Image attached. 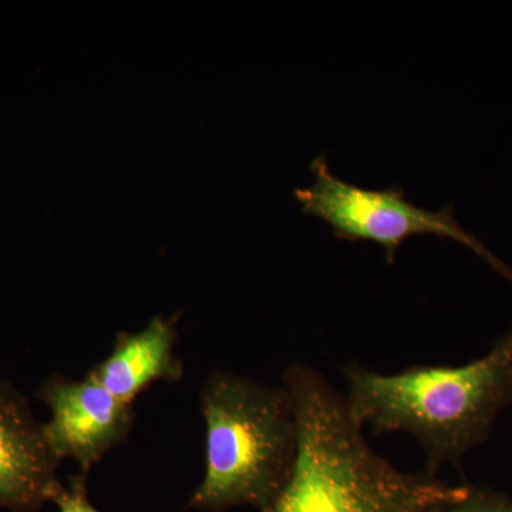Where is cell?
Here are the masks:
<instances>
[{
	"instance_id": "3",
	"label": "cell",
	"mask_w": 512,
	"mask_h": 512,
	"mask_svg": "<svg viewBox=\"0 0 512 512\" xmlns=\"http://www.w3.org/2000/svg\"><path fill=\"white\" fill-rule=\"evenodd\" d=\"M205 473L188 507L222 512L241 505L265 511L291 476L299 433L284 384L269 387L215 370L201 392Z\"/></svg>"
},
{
	"instance_id": "5",
	"label": "cell",
	"mask_w": 512,
	"mask_h": 512,
	"mask_svg": "<svg viewBox=\"0 0 512 512\" xmlns=\"http://www.w3.org/2000/svg\"><path fill=\"white\" fill-rule=\"evenodd\" d=\"M37 397L52 412V419L43 424L50 450L60 461L73 458L84 476L107 451L123 443L133 427V404L114 397L90 372L82 380L52 376Z\"/></svg>"
},
{
	"instance_id": "6",
	"label": "cell",
	"mask_w": 512,
	"mask_h": 512,
	"mask_svg": "<svg viewBox=\"0 0 512 512\" xmlns=\"http://www.w3.org/2000/svg\"><path fill=\"white\" fill-rule=\"evenodd\" d=\"M59 463L25 397L0 382V508L32 512L52 501Z\"/></svg>"
},
{
	"instance_id": "8",
	"label": "cell",
	"mask_w": 512,
	"mask_h": 512,
	"mask_svg": "<svg viewBox=\"0 0 512 512\" xmlns=\"http://www.w3.org/2000/svg\"><path fill=\"white\" fill-rule=\"evenodd\" d=\"M433 512H512V498L490 488L467 485L463 495Z\"/></svg>"
},
{
	"instance_id": "2",
	"label": "cell",
	"mask_w": 512,
	"mask_h": 512,
	"mask_svg": "<svg viewBox=\"0 0 512 512\" xmlns=\"http://www.w3.org/2000/svg\"><path fill=\"white\" fill-rule=\"evenodd\" d=\"M343 376L353 419L375 434H412L426 454L427 473L436 476L441 466H460L512 406V330L467 365L414 366L382 375L350 363Z\"/></svg>"
},
{
	"instance_id": "4",
	"label": "cell",
	"mask_w": 512,
	"mask_h": 512,
	"mask_svg": "<svg viewBox=\"0 0 512 512\" xmlns=\"http://www.w3.org/2000/svg\"><path fill=\"white\" fill-rule=\"evenodd\" d=\"M315 181L295 190V198L305 214L328 222L335 237L349 241H373L383 248L389 264L407 238L436 235L450 238L473 249L487 264L512 282V269L498 259L454 217L453 205L437 211L417 207L407 200L400 185L386 190H367L342 180L330 170L326 154L311 163Z\"/></svg>"
},
{
	"instance_id": "9",
	"label": "cell",
	"mask_w": 512,
	"mask_h": 512,
	"mask_svg": "<svg viewBox=\"0 0 512 512\" xmlns=\"http://www.w3.org/2000/svg\"><path fill=\"white\" fill-rule=\"evenodd\" d=\"M59 512H100L87 497L86 476L79 474L70 478L69 487L60 483L52 497Z\"/></svg>"
},
{
	"instance_id": "7",
	"label": "cell",
	"mask_w": 512,
	"mask_h": 512,
	"mask_svg": "<svg viewBox=\"0 0 512 512\" xmlns=\"http://www.w3.org/2000/svg\"><path fill=\"white\" fill-rule=\"evenodd\" d=\"M157 315L136 333L121 332L113 350L90 373L121 402L133 404L151 384L178 382L184 375L183 362L175 355L177 320Z\"/></svg>"
},
{
	"instance_id": "1",
	"label": "cell",
	"mask_w": 512,
	"mask_h": 512,
	"mask_svg": "<svg viewBox=\"0 0 512 512\" xmlns=\"http://www.w3.org/2000/svg\"><path fill=\"white\" fill-rule=\"evenodd\" d=\"M298 420V457L291 476L262 512H433L467 484L407 473L369 446L345 394L322 373L295 363L284 373Z\"/></svg>"
}]
</instances>
